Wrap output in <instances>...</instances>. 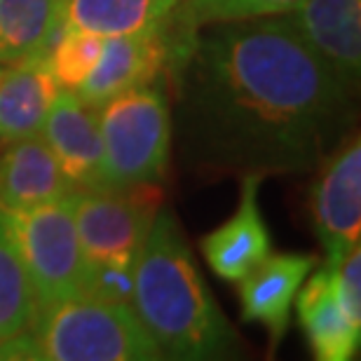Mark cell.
Here are the masks:
<instances>
[{"instance_id":"1","label":"cell","mask_w":361,"mask_h":361,"mask_svg":"<svg viewBox=\"0 0 361 361\" xmlns=\"http://www.w3.org/2000/svg\"><path fill=\"white\" fill-rule=\"evenodd\" d=\"M188 155L242 174L310 171L343 139L350 92L284 14L195 28L169 68Z\"/></svg>"},{"instance_id":"2","label":"cell","mask_w":361,"mask_h":361,"mask_svg":"<svg viewBox=\"0 0 361 361\" xmlns=\"http://www.w3.org/2000/svg\"><path fill=\"white\" fill-rule=\"evenodd\" d=\"M129 305L162 359L207 361L237 352V334L214 300L176 216L160 207L134 265Z\"/></svg>"},{"instance_id":"3","label":"cell","mask_w":361,"mask_h":361,"mask_svg":"<svg viewBox=\"0 0 361 361\" xmlns=\"http://www.w3.org/2000/svg\"><path fill=\"white\" fill-rule=\"evenodd\" d=\"M0 359L155 361L162 352L129 302L78 295L38 310L26 331L0 343Z\"/></svg>"},{"instance_id":"4","label":"cell","mask_w":361,"mask_h":361,"mask_svg":"<svg viewBox=\"0 0 361 361\" xmlns=\"http://www.w3.org/2000/svg\"><path fill=\"white\" fill-rule=\"evenodd\" d=\"M108 190L160 185L169 167V75L127 90L97 106Z\"/></svg>"},{"instance_id":"5","label":"cell","mask_w":361,"mask_h":361,"mask_svg":"<svg viewBox=\"0 0 361 361\" xmlns=\"http://www.w3.org/2000/svg\"><path fill=\"white\" fill-rule=\"evenodd\" d=\"M73 195L24 212H0L31 281L35 312L80 295L82 256Z\"/></svg>"},{"instance_id":"6","label":"cell","mask_w":361,"mask_h":361,"mask_svg":"<svg viewBox=\"0 0 361 361\" xmlns=\"http://www.w3.org/2000/svg\"><path fill=\"white\" fill-rule=\"evenodd\" d=\"M160 207V185L132 190H75L73 214L82 270H134Z\"/></svg>"},{"instance_id":"7","label":"cell","mask_w":361,"mask_h":361,"mask_svg":"<svg viewBox=\"0 0 361 361\" xmlns=\"http://www.w3.org/2000/svg\"><path fill=\"white\" fill-rule=\"evenodd\" d=\"M192 33L195 28L185 24L178 10V17L171 24L153 33L104 38L97 66L92 68V73L85 78L75 94L85 104L97 108L122 92L169 75V68L190 42Z\"/></svg>"},{"instance_id":"8","label":"cell","mask_w":361,"mask_h":361,"mask_svg":"<svg viewBox=\"0 0 361 361\" xmlns=\"http://www.w3.org/2000/svg\"><path fill=\"white\" fill-rule=\"evenodd\" d=\"M312 216L326 263H336L361 247V143L352 136L317 164Z\"/></svg>"},{"instance_id":"9","label":"cell","mask_w":361,"mask_h":361,"mask_svg":"<svg viewBox=\"0 0 361 361\" xmlns=\"http://www.w3.org/2000/svg\"><path fill=\"white\" fill-rule=\"evenodd\" d=\"M40 136L75 190H108L97 108L85 104L75 92L59 90Z\"/></svg>"},{"instance_id":"10","label":"cell","mask_w":361,"mask_h":361,"mask_svg":"<svg viewBox=\"0 0 361 361\" xmlns=\"http://www.w3.org/2000/svg\"><path fill=\"white\" fill-rule=\"evenodd\" d=\"M284 17L348 90L361 73V0H300Z\"/></svg>"},{"instance_id":"11","label":"cell","mask_w":361,"mask_h":361,"mask_svg":"<svg viewBox=\"0 0 361 361\" xmlns=\"http://www.w3.org/2000/svg\"><path fill=\"white\" fill-rule=\"evenodd\" d=\"M314 268V254H268L254 270L237 281L242 317L268 329L272 350L286 336L295 295Z\"/></svg>"},{"instance_id":"12","label":"cell","mask_w":361,"mask_h":361,"mask_svg":"<svg viewBox=\"0 0 361 361\" xmlns=\"http://www.w3.org/2000/svg\"><path fill=\"white\" fill-rule=\"evenodd\" d=\"M263 178V174H244L235 214L202 240L204 261L226 281H240L270 254V233L258 207Z\"/></svg>"},{"instance_id":"13","label":"cell","mask_w":361,"mask_h":361,"mask_svg":"<svg viewBox=\"0 0 361 361\" xmlns=\"http://www.w3.org/2000/svg\"><path fill=\"white\" fill-rule=\"evenodd\" d=\"M73 190L40 134L7 143L0 155V212L49 204Z\"/></svg>"},{"instance_id":"14","label":"cell","mask_w":361,"mask_h":361,"mask_svg":"<svg viewBox=\"0 0 361 361\" xmlns=\"http://www.w3.org/2000/svg\"><path fill=\"white\" fill-rule=\"evenodd\" d=\"M295 310L312 355L319 361H350L357 357L361 334L352 329L338 302L326 263L314 268L295 295Z\"/></svg>"},{"instance_id":"15","label":"cell","mask_w":361,"mask_h":361,"mask_svg":"<svg viewBox=\"0 0 361 361\" xmlns=\"http://www.w3.org/2000/svg\"><path fill=\"white\" fill-rule=\"evenodd\" d=\"M56 92L45 54L5 66L0 75V146L40 134Z\"/></svg>"},{"instance_id":"16","label":"cell","mask_w":361,"mask_h":361,"mask_svg":"<svg viewBox=\"0 0 361 361\" xmlns=\"http://www.w3.org/2000/svg\"><path fill=\"white\" fill-rule=\"evenodd\" d=\"M180 0H59V21L68 28L113 35H139L164 28L178 17Z\"/></svg>"},{"instance_id":"17","label":"cell","mask_w":361,"mask_h":361,"mask_svg":"<svg viewBox=\"0 0 361 361\" xmlns=\"http://www.w3.org/2000/svg\"><path fill=\"white\" fill-rule=\"evenodd\" d=\"M59 26V0H0V63L47 52Z\"/></svg>"},{"instance_id":"18","label":"cell","mask_w":361,"mask_h":361,"mask_svg":"<svg viewBox=\"0 0 361 361\" xmlns=\"http://www.w3.org/2000/svg\"><path fill=\"white\" fill-rule=\"evenodd\" d=\"M35 314L33 288L0 214V343L28 329Z\"/></svg>"},{"instance_id":"19","label":"cell","mask_w":361,"mask_h":361,"mask_svg":"<svg viewBox=\"0 0 361 361\" xmlns=\"http://www.w3.org/2000/svg\"><path fill=\"white\" fill-rule=\"evenodd\" d=\"M101 47H104V38L101 35L68 28L59 21L54 38L45 52L47 68L54 78L56 87L68 92H75L80 87L85 78L97 66Z\"/></svg>"},{"instance_id":"20","label":"cell","mask_w":361,"mask_h":361,"mask_svg":"<svg viewBox=\"0 0 361 361\" xmlns=\"http://www.w3.org/2000/svg\"><path fill=\"white\" fill-rule=\"evenodd\" d=\"M300 0H180V17L200 28L219 21H244L291 12Z\"/></svg>"},{"instance_id":"21","label":"cell","mask_w":361,"mask_h":361,"mask_svg":"<svg viewBox=\"0 0 361 361\" xmlns=\"http://www.w3.org/2000/svg\"><path fill=\"white\" fill-rule=\"evenodd\" d=\"M334 277V288L343 314L348 317L352 329L361 334V247L348 251L341 261L326 263Z\"/></svg>"},{"instance_id":"22","label":"cell","mask_w":361,"mask_h":361,"mask_svg":"<svg viewBox=\"0 0 361 361\" xmlns=\"http://www.w3.org/2000/svg\"><path fill=\"white\" fill-rule=\"evenodd\" d=\"M3 71H5V66H3V63H0V75H3Z\"/></svg>"}]
</instances>
